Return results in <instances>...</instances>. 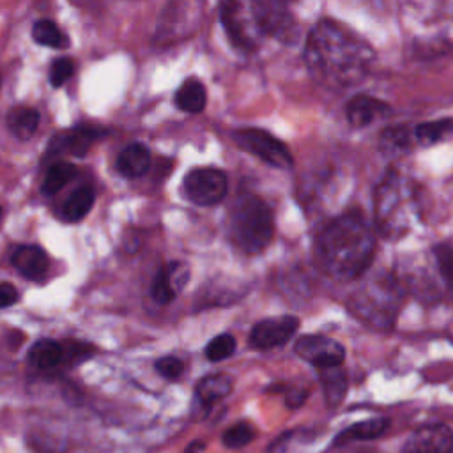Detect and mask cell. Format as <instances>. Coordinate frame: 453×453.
<instances>
[{
	"label": "cell",
	"mask_w": 453,
	"mask_h": 453,
	"mask_svg": "<svg viewBox=\"0 0 453 453\" xmlns=\"http://www.w3.org/2000/svg\"><path fill=\"white\" fill-rule=\"evenodd\" d=\"M303 57L310 76L317 83L340 90L366 76L373 50L343 25L320 19L306 37Z\"/></svg>",
	"instance_id": "obj_1"
},
{
	"label": "cell",
	"mask_w": 453,
	"mask_h": 453,
	"mask_svg": "<svg viewBox=\"0 0 453 453\" xmlns=\"http://www.w3.org/2000/svg\"><path fill=\"white\" fill-rule=\"evenodd\" d=\"M375 234L361 212L350 211L329 221L317 237V257L334 280L359 278L372 264Z\"/></svg>",
	"instance_id": "obj_2"
},
{
	"label": "cell",
	"mask_w": 453,
	"mask_h": 453,
	"mask_svg": "<svg viewBox=\"0 0 453 453\" xmlns=\"http://www.w3.org/2000/svg\"><path fill=\"white\" fill-rule=\"evenodd\" d=\"M228 234L234 244L246 253L265 250L274 234V219L269 205L257 195H239L230 209Z\"/></svg>",
	"instance_id": "obj_3"
},
{
	"label": "cell",
	"mask_w": 453,
	"mask_h": 453,
	"mask_svg": "<svg viewBox=\"0 0 453 453\" xmlns=\"http://www.w3.org/2000/svg\"><path fill=\"white\" fill-rule=\"evenodd\" d=\"M375 223L388 239L403 235L411 226L416 207L414 189L398 172L389 170L375 189Z\"/></svg>",
	"instance_id": "obj_4"
},
{
	"label": "cell",
	"mask_w": 453,
	"mask_h": 453,
	"mask_svg": "<svg viewBox=\"0 0 453 453\" xmlns=\"http://www.w3.org/2000/svg\"><path fill=\"white\" fill-rule=\"evenodd\" d=\"M402 299L400 283L391 274H379L350 296V313L373 327H391Z\"/></svg>",
	"instance_id": "obj_5"
},
{
	"label": "cell",
	"mask_w": 453,
	"mask_h": 453,
	"mask_svg": "<svg viewBox=\"0 0 453 453\" xmlns=\"http://www.w3.org/2000/svg\"><path fill=\"white\" fill-rule=\"evenodd\" d=\"M234 142L246 152L257 156L271 166L287 170L294 165L292 154L287 145L271 133L258 127H244L232 133Z\"/></svg>",
	"instance_id": "obj_6"
},
{
	"label": "cell",
	"mask_w": 453,
	"mask_h": 453,
	"mask_svg": "<svg viewBox=\"0 0 453 453\" xmlns=\"http://www.w3.org/2000/svg\"><path fill=\"white\" fill-rule=\"evenodd\" d=\"M228 191L226 175L214 166L191 168L182 179V193L195 205L219 203Z\"/></svg>",
	"instance_id": "obj_7"
},
{
	"label": "cell",
	"mask_w": 453,
	"mask_h": 453,
	"mask_svg": "<svg viewBox=\"0 0 453 453\" xmlns=\"http://www.w3.org/2000/svg\"><path fill=\"white\" fill-rule=\"evenodd\" d=\"M248 5L260 35L276 37L288 44L297 37V23L285 4L257 0Z\"/></svg>",
	"instance_id": "obj_8"
},
{
	"label": "cell",
	"mask_w": 453,
	"mask_h": 453,
	"mask_svg": "<svg viewBox=\"0 0 453 453\" xmlns=\"http://www.w3.org/2000/svg\"><path fill=\"white\" fill-rule=\"evenodd\" d=\"M219 19L230 42L239 50H253L260 37L250 12V5L241 2H223L219 5Z\"/></svg>",
	"instance_id": "obj_9"
},
{
	"label": "cell",
	"mask_w": 453,
	"mask_h": 453,
	"mask_svg": "<svg viewBox=\"0 0 453 453\" xmlns=\"http://www.w3.org/2000/svg\"><path fill=\"white\" fill-rule=\"evenodd\" d=\"M294 350L301 359L313 365L317 370L342 366L345 357L343 345L324 334L299 336L294 345Z\"/></svg>",
	"instance_id": "obj_10"
},
{
	"label": "cell",
	"mask_w": 453,
	"mask_h": 453,
	"mask_svg": "<svg viewBox=\"0 0 453 453\" xmlns=\"http://www.w3.org/2000/svg\"><path fill=\"white\" fill-rule=\"evenodd\" d=\"M299 320L294 315H276L257 322L250 331V345L258 350H267L287 343L297 331Z\"/></svg>",
	"instance_id": "obj_11"
},
{
	"label": "cell",
	"mask_w": 453,
	"mask_h": 453,
	"mask_svg": "<svg viewBox=\"0 0 453 453\" xmlns=\"http://www.w3.org/2000/svg\"><path fill=\"white\" fill-rule=\"evenodd\" d=\"M400 453H453V432L446 425L418 428Z\"/></svg>",
	"instance_id": "obj_12"
},
{
	"label": "cell",
	"mask_w": 453,
	"mask_h": 453,
	"mask_svg": "<svg viewBox=\"0 0 453 453\" xmlns=\"http://www.w3.org/2000/svg\"><path fill=\"white\" fill-rule=\"evenodd\" d=\"M188 278H189V269L182 262H168L161 265L150 285L152 299L157 304L172 303L186 285Z\"/></svg>",
	"instance_id": "obj_13"
},
{
	"label": "cell",
	"mask_w": 453,
	"mask_h": 453,
	"mask_svg": "<svg viewBox=\"0 0 453 453\" xmlns=\"http://www.w3.org/2000/svg\"><path fill=\"white\" fill-rule=\"evenodd\" d=\"M101 136V131L90 126H74L67 131L55 134L50 140L46 156L51 154H71L76 157H83L92 143Z\"/></svg>",
	"instance_id": "obj_14"
},
{
	"label": "cell",
	"mask_w": 453,
	"mask_h": 453,
	"mask_svg": "<svg viewBox=\"0 0 453 453\" xmlns=\"http://www.w3.org/2000/svg\"><path fill=\"white\" fill-rule=\"evenodd\" d=\"M12 267L30 281H42L50 269L46 251L35 244H18L11 251Z\"/></svg>",
	"instance_id": "obj_15"
},
{
	"label": "cell",
	"mask_w": 453,
	"mask_h": 453,
	"mask_svg": "<svg viewBox=\"0 0 453 453\" xmlns=\"http://www.w3.org/2000/svg\"><path fill=\"white\" fill-rule=\"evenodd\" d=\"M232 377L226 373H211L198 380L195 388L193 411L196 418H202L218 400L225 398L232 391Z\"/></svg>",
	"instance_id": "obj_16"
},
{
	"label": "cell",
	"mask_w": 453,
	"mask_h": 453,
	"mask_svg": "<svg viewBox=\"0 0 453 453\" xmlns=\"http://www.w3.org/2000/svg\"><path fill=\"white\" fill-rule=\"evenodd\" d=\"M389 113H391V108L386 103L366 94L354 96L345 106V115L352 127L370 126L377 119L388 117Z\"/></svg>",
	"instance_id": "obj_17"
},
{
	"label": "cell",
	"mask_w": 453,
	"mask_h": 453,
	"mask_svg": "<svg viewBox=\"0 0 453 453\" xmlns=\"http://www.w3.org/2000/svg\"><path fill=\"white\" fill-rule=\"evenodd\" d=\"M150 166V150L147 145L140 142H133L126 145L117 159H115V170L126 177V179H136L143 175Z\"/></svg>",
	"instance_id": "obj_18"
},
{
	"label": "cell",
	"mask_w": 453,
	"mask_h": 453,
	"mask_svg": "<svg viewBox=\"0 0 453 453\" xmlns=\"http://www.w3.org/2000/svg\"><path fill=\"white\" fill-rule=\"evenodd\" d=\"M67 354L69 352L64 343H58L57 340L42 338L30 345L28 363L37 370H53L67 359Z\"/></svg>",
	"instance_id": "obj_19"
},
{
	"label": "cell",
	"mask_w": 453,
	"mask_h": 453,
	"mask_svg": "<svg viewBox=\"0 0 453 453\" xmlns=\"http://www.w3.org/2000/svg\"><path fill=\"white\" fill-rule=\"evenodd\" d=\"M94 202H96L94 188L80 186L65 198V202L62 203V207L58 211V216L67 223H76L90 212Z\"/></svg>",
	"instance_id": "obj_20"
},
{
	"label": "cell",
	"mask_w": 453,
	"mask_h": 453,
	"mask_svg": "<svg viewBox=\"0 0 453 453\" xmlns=\"http://www.w3.org/2000/svg\"><path fill=\"white\" fill-rule=\"evenodd\" d=\"M388 426H389V419H386V418H372V419L357 421V423L347 426L345 430H342L334 437L333 444L343 446L352 441H372V439L380 437Z\"/></svg>",
	"instance_id": "obj_21"
},
{
	"label": "cell",
	"mask_w": 453,
	"mask_h": 453,
	"mask_svg": "<svg viewBox=\"0 0 453 453\" xmlns=\"http://www.w3.org/2000/svg\"><path fill=\"white\" fill-rule=\"evenodd\" d=\"M173 101H175V106L182 111L200 113L207 103V92H205L203 83L196 78L184 80L179 85V88L173 96Z\"/></svg>",
	"instance_id": "obj_22"
},
{
	"label": "cell",
	"mask_w": 453,
	"mask_h": 453,
	"mask_svg": "<svg viewBox=\"0 0 453 453\" xmlns=\"http://www.w3.org/2000/svg\"><path fill=\"white\" fill-rule=\"evenodd\" d=\"M39 120V111L30 106H14L7 111L5 117L9 133L18 140H28L37 131Z\"/></svg>",
	"instance_id": "obj_23"
},
{
	"label": "cell",
	"mask_w": 453,
	"mask_h": 453,
	"mask_svg": "<svg viewBox=\"0 0 453 453\" xmlns=\"http://www.w3.org/2000/svg\"><path fill=\"white\" fill-rule=\"evenodd\" d=\"M319 372V379H320V384H322V389H324V398H326V403L329 407H336L345 393H347V373L343 372L342 366H331V368H322V370H317Z\"/></svg>",
	"instance_id": "obj_24"
},
{
	"label": "cell",
	"mask_w": 453,
	"mask_h": 453,
	"mask_svg": "<svg viewBox=\"0 0 453 453\" xmlns=\"http://www.w3.org/2000/svg\"><path fill=\"white\" fill-rule=\"evenodd\" d=\"M412 147L411 131L405 126L386 127L379 136V149L386 156H402Z\"/></svg>",
	"instance_id": "obj_25"
},
{
	"label": "cell",
	"mask_w": 453,
	"mask_h": 453,
	"mask_svg": "<svg viewBox=\"0 0 453 453\" xmlns=\"http://www.w3.org/2000/svg\"><path fill=\"white\" fill-rule=\"evenodd\" d=\"M76 175V166L67 161H55L44 173L41 193L44 196H53L58 193L73 177Z\"/></svg>",
	"instance_id": "obj_26"
},
{
	"label": "cell",
	"mask_w": 453,
	"mask_h": 453,
	"mask_svg": "<svg viewBox=\"0 0 453 453\" xmlns=\"http://www.w3.org/2000/svg\"><path fill=\"white\" fill-rule=\"evenodd\" d=\"M453 134V119H439L418 124L414 129V138L419 145H435Z\"/></svg>",
	"instance_id": "obj_27"
},
{
	"label": "cell",
	"mask_w": 453,
	"mask_h": 453,
	"mask_svg": "<svg viewBox=\"0 0 453 453\" xmlns=\"http://www.w3.org/2000/svg\"><path fill=\"white\" fill-rule=\"evenodd\" d=\"M32 39L48 48H67L69 46V37L53 23L51 19H39L32 25Z\"/></svg>",
	"instance_id": "obj_28"
},
{
	"label": "cell",
	"mask_w": 453,
	"mask_h": 453,
	"mask_svg": "<svg viewBox=\"0 0 453 453\" xmlns=\"http://www.w3.org/2000/svg\"><path fill=\"white\" fill-rule=\"evenodd\" d=\"M434 258L442 280L453 287V239H444L434 246Z\"/></svg>",
	"instance_id": "obj_29"
},
{
	"label": "cell",
	"mask_w": 453,
	"mask_h": 453,
	"mask_svg": "<svg viewBox=\"0 0 453 453\" xmlns=\"http://www.w3.org/2000/svg\"><path fill=\"white\" fill-rule=\"evenodd\" d=\"M253 437H255V428L246 421H239L223 432L221 442L225 448L235 449V448H242L248 442H251Z\"/></svg>",
	"instance_id": "obj_30"
},
{
	"label": "cell",
	"mask_w": 453,
	"mask_h": 453,
	"mask_svg": "<svg viewBox=\"0 0 453 453\" xmlns=\"http://www.w3.org/2000/svg\"><path fill=\"white\" fill-rule=\"evenodd\" d=\"M235 338L232 334H218L214 336L207 345H205V357L209 361H221V359H226L230 357L234 352H235Z\"/></svg>",
	"instance_id": "obj_31"
},
{
	"label": "cell",
	"mask_w": 453,
	"mask_h": 453,
	"mask_svg": "<svg viewBox=\"0 0 453 453\" xmlns=\"http://www.w3.org/2000/svg\"><path fill=\"white\" fill-rule=\"evenodd\" d=\"M73 62L69 58H57L50 67V83L57 88L62 87L73 76Z\"/></svg>",
	"instance_id": "obj_32"
},
{
	"label": "cell",
	"mask_w": 453,
	"mask_h": 453,
	"mask_svg": "<svg viewBox=\"0 0 453 453\" xmlns=\"http://www.w3.org/2000/svg\"><path fill=\"white\" fill-rule=\"evenodd\" d=\"M156 372L165 379H177L182 373V361L175 356H163L154 363Z\"/></svg>",
	"instance_id": "obj_33"
},
{
	"label": "cell",
	"mask_w": 453,
	"mask_h": 453,
	"mask_svg": "<svg viewBox=\"0 0 453 453\" xmlns=\"http://www.w3.org/2000/svg\"><path fill=\"white\" fill-rule=\"evenodd\" d=\"M16 301H18V290L11 283L4 281L0 285V306H2V310L12 306Z\"/></svg>",
	"instance_id": "obj_34"
},
{
	"label": "cell",
	"mask_w": 453,
	"mask_h": 453,
	"mask_svg": "<svg viewBox=\"0 0 453 453\" xmlns=\"http://www.w3.org/2000/svg\"><path fill=\"white\" fill-rule=\"evenodd\" d=\"M308 396V389L306 388H301V386H292L287 389V395H285V400H287V405L288 407H297L301 405Z\"/></svg>",
	"instance_id": "obj_35"
},
{
	"label": "cell",
	"mask_w": 453,
	"mask_h": 453,
	"mask_svg": "<svg viewBox=\"0 0 453 453\" xmlns=\"http://www.w3.org/2000/svg\"><path fill=\"white\" fill-rule=\"evenodd\" d=\"M203 449V442H191L186 449V453H198Z\"/></svg>",
	"instance_id": "obj_36"
},
{
	"label": "cell",
	"mask_w": 453,
	"mask_h": 453,
	"mask_svg": "<svg viewBox=\"0 0 453 453\" xmlns=\"http://www.w3.org/2000/svg\"><path fill=\"white\" fill-rule=\"evenodd\" d=\"M365 453H366V451H365Z\"/></svg>",
	"instance_id": "obj_37"
}]
</instances>
